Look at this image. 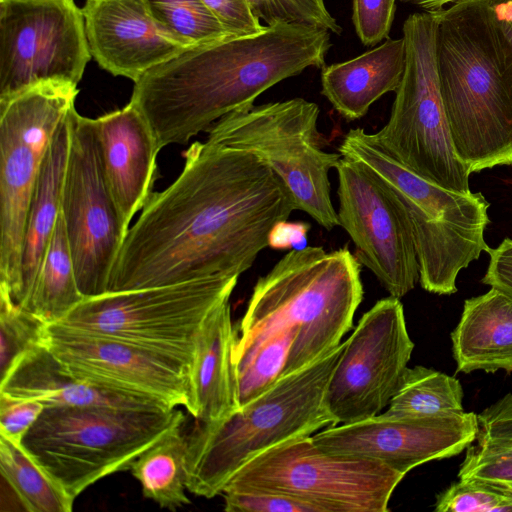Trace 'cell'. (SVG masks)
Here are the masks:
<instances>
[{"mask_svg":"<svg viewBox=\"0 0 512 512\" xmlns=\"http://www.w3.org/2000/svg\"><path fill=\"white\" fill-rule=\"evenodd\" d=\"M295 210L289 190L261 158L194 142L179 176L152 192L128 229L107 292L240 276Z\"/></svg>","mask_w":512,"mask_h":512,"instance_id":"6da1fadb","label":"cell"},{"mask_svg":"<svg viewBox=\"0 0 512 512\" xmlns=\"http://www.w3.org/2000/svg\"><path fill=\"white\" fill-rule=\"evenodd\" d=\"M330 33L320 26L279 21L255 34L188 48L134 82L130 102L161 149L184 144L228 113L254 104L282 80L324 67Z\"/></svg>","mask_w":512,"mask_h":512,"instance_id":"7a4b0ae2","label":"cell"},{"mask_svg":"<svg viewBox=\"0 0 512 512\" xmlns=\"http://www.w3.org/2000/svg\"><path fill=\"white\" fill-rule=\"evenodd\" d=\"M360 262L346 247L306 246L286 253L252 291L237 330L236 371L270 335L295 329L284 376L341 343L363 298Z\"/></svg>","mask_w":512,"mask_h":512,"instance_id":"3957f363","label":"cell"},{"mask_svg":"<svg viewBox=\"0 0 512 512\" xmlns=\"http://www.w3.org/2000/svg\"><path fill=\"white\" fill-rule=\"evenodd\" d=\"M436 56L455 152L472 172L512 164V57L478 0L441 10Z\"/></svg>","mask_w":512,"mask_h":512,"instance_id":"277c9868","label":"cell"},{"mask_svg":"<svg viewBox=\"0 0 512 512\" xmlns=\"http://www.w3.org/2000/svg\"><path fill=\"white\" fill-rule=\"evenodd\" d=\"M344 344L283 376L229 416L212 422L195 420L186 434L188 491L207 499L222 494L229 480L254 457L336 425L327 410L325 392Z\"/></svg>","mask_w":512,"mask_h":512,"instance_id":"5b68a950","label":"cell"},{"mask_svg":"<svg viewBox=\"0 0 512 512\" xmlns=\"http://www.w3.org/2000/svg\"><path fill=\"white\" fill-rule=\"evenodd\" d=\"M338 149L383 182L403 208L413 232L422 288L439 295L457 292L459 272L490 249L484 240L490 204L482 193L454 192L423 179L362 128L350 129Z\"/></svg>","mask_w":512,"mask_h":512,"instance_id":"8992f818","label":"cell"},{"mask_svg":"<svg viewBox=\"0 0 512 512\" xmlns=\"http://www.w3.org/2000/svg\"><path fill=\"white\" fill-rule=\"evenodd\" d=\"M184 421L177 408L45 407L21 445L75 500L98 480L130 469L143 451Z\"/></svg>","mask_w":512,"mask_h":512,"instance_id":"52a82bcc","label":"cell"},{"mask_svg":"<svg viewBox=\"0 0 512 512\" xmlns=\"http://www.w3.org/2000/svg\"><path fill=\"white\" fill-rule=\"evenodd\" d=\"M319 107L303 98L234 110L208 130L210 143L246 150L261 158L289 190L296 210L332 230L339 225L329 172L340 153L323 149Z\"/></svg>","mask_w":512,"mask_h":512,"instance_id":"ba28073f","label":"cell"},{"mask_svg":"<svg viewBox=\"0 0 512 512\" xmlns=\"http://www.w3.org/2000/svg\"><path fill=\"white\" fill-rule=\"evenodd\" d=\"M435 11L409 15L403 24L405 70L388 122L377 143L401 165L444 189L468 194L470 171L457 156L440 90Z\"/></svg>","mask_w":512,"mask_h":512,"instance_id":"9c48e42d","label":"cell"},{"mask_svg":"<svg viewBox=\"0 0 512 512\" xmlns=\"http://www.w3.org/2000/svg\"><path fill=\"white\" fill-rule=\"evenodd\" d=\"M77 85L45 82L0 100V291L16 303L30 202L51 139Z\"/></svg>","mask_w":512,"mask_h":512,"instance_id":"30bf717a","label":"cell"},{"mask_svg":"<svg viewBox=\"0 0 512 512\" xmlns=\"http://www.w3.org/2000/svg\"><path fill=\"white\" fill-rule=\"evenodd\" d=\"M404 476L375 460L325 452L311 436H304L251 459L223 492L279 493L314 504L323 512H387Z\"/></svg>","mask_w":512,"mask_h":512,"instance_id":"8fae6325","label":"cell"},{"mask_svg":"<svg viewBox=\"0 0 512 512\" xmlns=\"http://www.w3.org/2000/svg\"><path fill=\"white\" fill-rule=\"evenodd\" d=\"M238 278L216 275L85 297L57 323L157 349L190 363L203 322L231 297Z\"/></svg>","mask_w":512,"mask_h":512,"instance_id":"7c38bea8","label":"cell"},{"mask_svg":"<svg viewBox=\"0 0 512 512\" xmlns=\"http://www.w3.org/2000/svg\"><path fill=\"white\" fill-rule=\"evenodd\" d=\"M71 141L61 212L84 297L104 294L128 228L104 173L94 119L70 114Z\"/></svg>","mask_w":512,"mask_h":512,"instance_id":"4fadbf2b","label":"cell"},{"mask_svg":"<svg viewBox=\"0 0 512 512\" xmlns=\"http://www.w3.org/2000/svg\"><path fill=\"white\" fill-rule=\"evenodd\" d=\"M91 57L74 0H0V100L45 82L78 85Z\"/></svg>","mask_w":512,"mask_h":512,"instance_id":"5bb4252c","label":"cell"},{"mask_svg":"<svg viewBox=\"0 0 512 512\" xmlns=\"http://www.w3.org/2000/svg\"><path fill=\"white\" fill-rule=\"evenodd\" d=\"M414 349L400 299L377 301L345 341L325 404L337 424L377 416L396 394Z\"/></svg>","mask_w":512,"mask_h":512,"instance_id":"9a60e30c","label":"cell"},{"mask_svg":"<svg viewBox=\"0 0 512 512\" xmlns=\"http://www.w3.org/2000/svg\"><path fill=\"white\" fill-rule=\"evenodd\" d=\"M338 221L354 243L355 257L390 296L402 298L419 281V263L408 218L392 192L362 164L341 156Z\"/></svg>","mask_w":512,"mask_h":512,"instance_id":"2e32d148","label":"cell"},{"mask_svg":"<svg viewBox=\"0 0 512 512\" xmlns=\"http://www.w3.org/2000/svg\"><path fill=\"white\" fill-rule=\"evenodd\" d=\"M44 345L76 376L173 409L189 402L185 359L123 339L48 324Z\"/></svg>","mask_w":512,"mask_h":512,"instance_id":"e0dca14e","label":"cell"},{"mask_svg":"<svg viewBox=\"0 0 512 512\" xmlns=\"http://www.w3.org/2000/svg\"><path fill=\"white\" fill-rule=\"evenodd\" d=\"M478 433V415L463 410L406 418L380 413L324 428L311 438L325 452L375 460L406 475L429 461L460 454Z\"/></svg>","mask_w":512,"mask_h":512,"instance_id":"ac0fdd59","label":"cell"},{"mask_svg":"<svg viewBox=\"0 0 512 512\" xmlns=\"http://www.w3.org/2000/svg\"><path fill=\"white\" fill-rule=\"evenodd\" d=\"M81 10L90 53L114 76L136 82L186 50L156 25L142 0H86Z\"/></svg>","mask_w":512,"mask_h":512,"instance_id":"d6986e66","label":"cell"},{"mask_svg":"<svg viewBox=\"0 0 512 512\" xmlns=\"http://www.w3.org/2000/svg\"><path fill=\"white\" fill-rule=\"evenodd\" d=\"M101 161L109 189L125 226L145 206L156 178L161 148L149 123L129 102L94 119Z\"/></svg>","mask_w":512,"mask_h":512,"instance_id":"ffe728a7","label":"cell"},{"mask_svg":"<svg viewBox=\"0 0 512 512\" xmlns=\"http://www.w3.org/2000/svg\"><path fill=\"white\" fill-rule=\"evenodd\" d=\"M236 342L229 298L207 316L195 340L186 407L195 420L217 421L239 410L234 363Z\"/></svg>","mask_w":512,"mask_h":512,"instance_id":"44dd1931","label":"cell"},{"mask_svg":"<svg viewBox=\"0 0 512 512\" xmlns=\"http://www.w3.org/2000/svg\"><path fill=\"white\" fill-rule=\"evenodd\" d=\"M0 393L36 400L45 407L169 409L153 400L101 387L74 375L44 343L12 365L1 378Z\"/></svg>","mask_w":512,"mask_h":512,"instance_id":"7402d4cb","label":"cell"},{"mask_svg":"<svg viewBox=\"0 0 512 512\" xmlns=\"http://www.w3.org/2000/svg\"><path fill=\"white\" fill-rule=\"evenodd\" d=\"M405 63L404 38L387 39L353 59L324 66L322 94L345 119H360L384 94L397 90Z\"/></svg>","mask_w":512,"mask_h":512,"instance_id":"603a6c76","label":"cell"},{"mask_svg":"<svg viewBox=\"0 0 512 512\" xmlns=\"http://www.w3.org/2000/svg\"><path fill=\"white\" fill-rule=\"evenodd\" d=\"M451 341L458 372H512V295L491 287L466 299Z\"/></svg>","mask_w":512,"mask_h":512,"instance_id":"cb8c5ba5","label":"cell"},{"mask_svg":"<svg viewBox=\"0 0 512 512\" xmlns=\"http://www.w3.org/2000/svg\"><path fill=\"white\" fill-rule=\"evenodd\" d=\"M70 108L56 129L44 156L27 216L21 266V289L16 304L23 307L33 288L45 250L61 211L71 129Z\"/></svg>","mask_w":512,"mask_h":512,"instance_id":"d4e9b609","label":"cell"},{"mask_svg":"<svg viewBox=\"0 0 512 512\" xmlns=\"http://www.w3.org/2000/svg\"><path fill=\"white\" fill-rule=\"evenodd\" d=\"M60 211L31 293L22 308L48 324L62 320L83 299Z\"/></svg>","mask_w":512,"mask_h":512,"instance_id":"484cf974","label":"cell"},{"mask_svg":"<svg viewBox=\"0 0 512 512\" xmlns=\"http://www.w3.org/2000/svg\"><path fill=\"white\" fill-rule=\"evenodd\" d=\"M186 453L187 438L182 425L166 433L137 457L129 470L145 498L170 510L190 503L186 495Z\"/></svg>","mask_w":512,"mask_h":512,"instance_id":"4316f807","label":"cell"},{"mask_svg":"<svg viewBox=\"0 0 512 512\" xmlns=\"http://www.w3.org/2000/svg\"><path fill=\"white\" fill-rule=\"evenodd\" d=\"M0 472L22 508L29 512H70L74 500L20 443L0 437Z\"/></svg>","mask_w":512,"mask_h":512,"instance_id":"83f0119b","label":"cell"},{"mask_svg":"<svg viewBox=\"0 0 512 512\" xmlns=\"http://www.w3.org/2000/svg\"><path fill=\"white\" fill-rule=\"evenodd\" d=\"M464 392L460 381L421 365L407 368L387 410L392 418L425 417L463 411Z\"/></svg>","mask_w":512,"mask_h":512,"instance_id":"f1b7e54d","label":"cell"},{"mask_svg":"<svg viewBox=\"0 0 512 512\" xmlns=\"http://www.w3.org/2000/svg\"><path fill=\"white\" fill-rule=\"evenodd\" d=\"M142 2L156 25L186 49L233 36L201 0Z\"/></svg>","mask_w":512,"mask_h":512,"instance_id":"f546056e","label":"cell"},{"mask_svg":"<svg viewBox=\"0 0 512 512\" xmlns=\"http://www.w3.org/2000/svg\"><path fill=\"white\" fill-rule=\"evenodd\" d=\"M295 329H282L265 339L248 361L237 369L239 409L271 388L284 376Z\"/></svg>","mask_w":512,"mask_h":512,"instance_id":"4dcf8cb0","label":"cell"},{"mask_svg":"<svg viewBox=\"0 0 512 512\" xmlns=\"http://www.w3.org/2000/svg\"><path fill=\"white\" fill-rule=\"evenodd\" d=\"M48 323L0 291L1 378L26 352L44 343Z\"/></svg>","mask_w":512,"mask_h":512,"instance_id":"1f68e13d","label":"cell"},{"mask_svg":"<svg viewBox=\"0 0 512 512\" xmlns=\"http://www.w3.org/2000/svg\"><path fill=\"white\" fill-rule=\"evenodd\" d=\"M435 511L512 512V489L482 479H459L437 496Z\"/></svg>","mask_w":512,"mask_h":512,"instance_id":"d6a6232c","label":"cell"},{"mask_svg":"<svg viewBox=\"0 0 512 512\" xmlns=\"http://www.w3.org/2000/svg\"><path fill=\"white\" fill-rule=\"evenodd\" d=\"M476 440L466 448L458 478L512 485V438L477 436Z\"/></svg>","mask_w":512,"mask_h":512,"instance_id":"836d02e7","label":"cell"},{"mask_svg":"<svg viewBox=\"0 0 512 512\" xmlns=\"http://www.w3.org/2000/svg\"><path fill=\"white\" fill-rule=\"evenodd\" d=\"M255 15L271 25L279 21L320 26L341 34L342 28L324 0H248Z\"/></svg>","mask_w":512,"mask_h":512,"instance_id":"e575fe53","label":"cell"},{"mask_svg":"<svg viewBox=\"0 0 512 512\" xmlns=\"http://www.w3.org/2000/svg\"><path fill=\"white\" fill-rule=\"evenodd\" d=\"M227 512H323L314 504L284 494L261 491H224Z\"/></svg>","mask_w":512,"mask_h":512,"instance_id":"d590c367","label":"cell"},{"mask_svg":"<svg viewBox=\"0 0 512 512\" xmlns=\"http://www.w3.org/2000/svg\"><path fill=\"white\" fill-rule=\"evenodd\" d=\"M396 0H353V24L360 41L374 46L388 38Z\"/></svg>","mask_w":512,"mask_h":512,"instance_id":"8d00e7d4","label":"cell"},{"mask_svg":"<svg viewBox=\"0 0 512 512\" xmlns=\"http://www.w3.org/2000/svg\"><path fill=\"white\" fill-rule=\"evenodd\" d=\"M45 406L32 399L0 393V434L16 443L38 420Z\"/></svg>","mask_w":512,"mask_h":512,"instance_id":"74e56055","label":"cell"},{"mask_svg":"<svg viewBox=\"0 0 512 512\" xmlns=\"http://www.w3.org/2000/svg\"><path fill=\"white\" fill-rule=\"evenodd\" d=\"M227 32L233 36L250 35L264 29L248 0H201Z\"/></svg>","mask_w":512,"mask_h":512,"instance_id":"f35d334b","label":"cell"},{"mask_svg":"<svg viewBox=\"0 0 512 512\" xmlns=\"http://www.w3.org/2000/svg\"><path fill=\"white\" fill-rule=\"evenodd\" d=\"M488 253L490 262L481 282L512 295V240L504 239Z\"/></svg>","mask_w":512,"mask_h":512,"instance_id":"ab89813d","label":"cell"},{"mask_svg":"<svg viewBox=\"0 0 512 512\" xmlns=\"http://www.w3.org/2000/svg\"><path fill=\"white\" fill-rule=\"evenodd\" d=\"M512 57V0H478Z\"/></svg>","mask_w":512,"mask_h":512,"instance_id":"60d3db41","label":"cell"},{"mask_svg":"<svg viewBox=\"0 0 512 512\" xmlns=\"http://www.w3.org/2000/svg\"><path fill=\"white\" fill-rule=\"evenodd\" d=\"M308 230L309 225L303 223L280 222L273 228L270 234L269 246L275 249H302L307 246Z\"/></svg>","mask_w":512,"mask_h":512,"instance_id":"b9f144b4","label":"cell"},{"mask_svg":"<svg viewBox=\"0 0 512 512\" xmlns=\"http://www.w3.org/2000/svg\"><path fill=\"white\" fill-rule=\"evenodd\" d=\"M501 416L504 434L512 437V392L507 393L503 398Z\"/></svg>","mask_w":512,"mask_h":512,"instance_id":"7bdbcfd3","label":"cell"},{"mask_svg":"<svg viewBox=\"0 0 512 512\" xmlns=\"http://www.w3.org/2000/svg\"><path fill=\"white\" fill-rule=\"evenodd\" d=\"M421 7L424 11H438L460 0H402Z\"/></svg>","mask_w":512,"mask_h":512,"instance_id":"ee69618b","label":"cell"},{"mask_svg":"<svg viewBox=\"0 0 512 512\" xmlns=\"http://www.w3.org/2000/svg\"><path fill=\"white\" fill-rule=\"evenodd\" d=\"M19 1H50V0H19Z\"/></svg>","mask_w":512,"mask_h":512,"instance_id":"f6af8a7d","label":"cell"},{"mask_svg":"<svg viewBox=\"0 0 512 512\" xmlns=\"http://www.w3.org/2000/svg\"><path fill=\"white\" fill-rule=\"evenodd\" d=\"M506 486H507V487H509L510 489H512V485H510V486H509V485H506Z\"/></svg>","mask_w":512,"mask_h":512,"instance_id":"bcb514c9","label":"cell"}]
</instances>
